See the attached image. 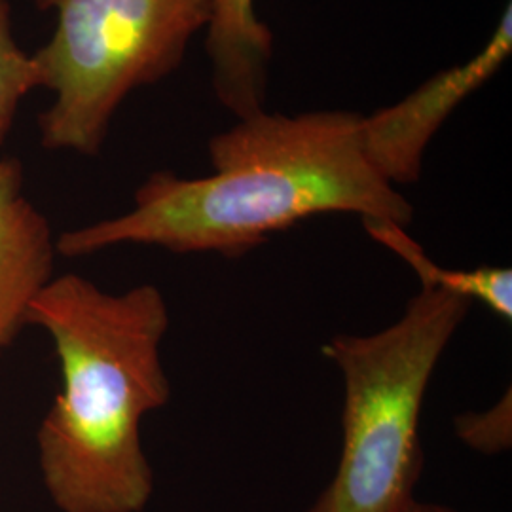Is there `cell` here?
Returning <instances> with one entry per match:
<instances>
[{
    "mask_svg": "<svg viewBox=\"0 0 512 512\" xmlns=\"http://www.w3.org/2000/svg\"><path fill=\"white\" fill-rule=\"evenodd\" d=\"M205 46L220 105L238 120L266 110L274 35L256 18L253 0H211Z\"/></svg>",
    "mask_w": 512,
    "mask_h": 512,
    "instance_id": "52a82bcc",
    "label": "cell"
},
{
    "mask_svg": "<svg viewBox=\"0 0 512 512\" xmlns=\"http://www.w3.org/2000/svg\"><path fill=\"white\" fill-rule=\"evenodd\" d=\"M38 2V6H40V8H42V4H44V2H46V0H37Z\"/></svg>",
    "mask_w": 512,
    "mask_h": 512,
    "instance_id": "7c38bea8",
    "label": "cell"
},
{
    "mask_svg": "<svg viewBox=\"0 0 512 512\" xmlns=\"http://www.w3.org/2000/svg\"><path fill=\"white\" fill-rule=\"evenodd\" d=\"M412 512H458L452 507H446V505H439V503H421L418 501L416 507L412 509Z\"/></svg>",
    "mask_w": 512,
    "mask_h": 512,
    "instance_id": "8fae6325",
    "label": "cell"
},
{
    "mask_svg": "<svg viewBox=\"0 0 512 512\" xmlns=\"http://www.w3.org/2000/svg\"><path fill=\"white\" fill-rule=\"evenodd\" d=\"M361 114L266 110L241 118L209 143L213 175L183 179L156 171L128 213L63 232L67 258L116 245L239 258L302 220L348 213L408 226L414 207L366 156Z\"/></svg>",
    "mask_w": 512,
    "mask_h": 512,
    "instance_id": "6da1fadb",
    "label": "cell"
},
{
    "mask_svg": "<svg viewBox=\"0 0 512 512\" xmlns=\"http://www.w3.org/2000/svg\"><path fill=\"white\" fill-rule=\"evenodd\" d=\"M169 306L156 285L109 293L65 274L38 293L27 325L54 342L61 389L38 427V467L59 512H143L154 471L148 414L171 399L162 361Z\"/></svg>",
    "mask_w": 512,
    "mask_h": 512,
    "instance_id": "7a4b0ae2",
    "label": "cell"
},
{
    "mask_svg": "<svg viewBox=\"0 0 512 512\" xmlns=\"http://www.w3.org/2000/svg\"><path fill=\"white\" fill-rule=\"evenodd\" d=\"M454 433L467 448L484 456H497L512 446L511 387L482 412H463L454 418Z\"/></svg>",
    "mask_w": 512,
    "mask_h": 512,
    "instance_id": "30bf717a",
    "label": "cell"
},
{
    "mask_svg": "<svg viewBox=\"0 0 512 512\" xmlns=\"http://www.w3.org/2000/svg\"><path fill=\"white\" fill-rule=\"evenodd\" d=\"M473 302L421 289L374 334H336L323 355L342 372V452L329 486L304 512H412L423 467L421 408Z\"/></svg>",
    "mask_w": 512,
    "mask_h": 512,
    "instance_id": "3957f363",
    "label": "cell"
},
{
    "mask_svg": "<svg viewBox=\"0 0 512 512\" xmlns=\"http://www.w3.org/2000/svg\"><path fill=\"white\" fill-rule=\"evenodd\" d=\"M512 52V8L469 61L435 74L399 103L361 118V139L374 169L393 184L418 183L423 156L450 114L494 76Z\"/></svg>",
    "mask_w": 512,
    "mask_h": 512,
    "instance_id": "5b68a950",
    "label": "cell"
},
{
    "mask_svg": "<svg viewBox=\"0 0 512 512\" xmlns=\"http://www.w3.org/2000/svg\"><path fill=\"white\" fill-rule=\"evenodd\" d=\"M35 88H40L37 63L19 48L10 2L0 0V145L14 124L21 99Z\"/></svg>",
    "mask_w": 512,
    "mask_h": 512,
    "instance_id": "9c48e42d",
    "label": "cell"
},
{
    "mask_svg": "<svg viewBox=\"0 0 512 512\" xmlns=\"http://www.w3.org/2000/svg\"><path fill=\"white\" fill-rule=\"evenodd\" d=\"M57 25L33 55L54 105L40 116L42 147L95 156L120 103L173 73L207 29L211 0H46Z\"/></svg>",
    "mask_w": 512,
    "mask_h": 512,
    "instance_id": "277c9868",
    "label": "cell"
},
{
    "mask_svg": "<svg viewBox=\"0 0 512 512\" xmlns=\"http://www.w3.org/2000/svg\"><path fill=\"white\" fill-rule=\"evenodd\" d=\"M366 234L418 275L421 289L456 294L494 311L503 321H512V272L509 268L480 266L475 270H452L437 264L406 228L391 220L363 219Z\"/></svg>",
    "mask_w": 512,
    "mask_h": 512,
    "instance_id": "ba28073f",
    "label": "cell"
},
{
    "mask_svg": "<svg viewBox=\"0 0 512 512\" xmlns=\"http://www.w3.org/2000/svg\"><path fill=\"white\" fill-rule=\"evenodd\" d=\"M55 239L48 219L23 190V167L0 160V355L27 325L38 293L54 277Z\"/></svg>",
    "mask_w": 512,
    "mask_h": 512,
    "instance_id": "8992f818",
    "label": "cell"
}]
</instances>
